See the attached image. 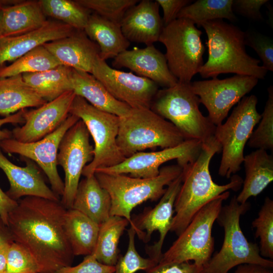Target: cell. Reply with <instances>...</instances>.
<instances>
[{"label":"cell","instance_id":"1","mask_svg":"<svg viewBox=\"0 0 273 273\" xmlns=\"http://www.w3.org/2000/svg\"><path fill=\"white\" fill-rule=\"evenodd\" d=\"M8 214L13 241L37 262L39 273H57L71 265L74 254L65 231L67 209L61 201L26 196Z\"/></svg>","mask_w":273,"mask_h":273},{"label":"cell","instance_id":"2","mask_svg":"<svg viewBox=\"0 0 273 273\" xmlns=\"http://www.w3.org/2000/svg\"><path fill=\"white\" fill-rule=\"evenodd\" d=\"M221 151L214 136L203 143L197 158L183 168L182 183L174 204L171 232L178 236L188 226L196 213L207 203L225 192L237 191L243 184L238 175L231 176V181L219 185L213 180L209 170L211 159Z\"/></svg>","mask_w":273,"mask_h":273},{"label":"cell","instance_id":"3","mask_svg":"<svg viewBox=\"0 0 273 273\" xmlns=\"http://www.w3.org/2000/svg\"><path fill=\"white\" fill-rule=\"evenodd\" d=\"M207 35L208 58L199 73L204 78H216L221 73H233L259 79L265 78L267 70L259 65L260 60L246 51L245 32L222 20L201 24Z\"/></svg>","mask_w":273,"mask_h":273},{"label":"cell","instance_id":"4","mask_svg":"<svg viewBox=\"0 0 273 273\" xmlns=\"http://www.w3.org/2000/svg\"><path fill=\"white\" fill-rule=\"evenodd\" d=\"M233 196L229 203L222 206L216 218L223 228V242L219 252L211 257L203 267L202 273H228L235 266L254 264L271 268L273 261L262 257L257 244L249 242L240 224V217L250 208L246 202L239 203Z\"/></svg>","mask_w":273,"mask_h":273},{"label":"cell","instance_id":"5","mask_svg":"<svg viewBox=\"0 0 273 273\" xmlns=\"http://www.w3.org/2000/svg\"><path fill=\"white\" fill-rule=\"evenodd\" d=\"M182 170L183 168L177 164L163 167L157 176L150 178L100 172H95L94 174L110 196V216L124 217L131 225L132 210L148 200L155 201L161 198L166 189L164 187L176 178Z\"/></svg>","mask_w":273,"mask_h":273},{"label":"cell","instance_id":"6","mask_svg":"<svg viewBox=\"0 0 273 273\" xmlns=\"http://www.w3.org/2000/svg\"><path fill=\"white\" fill-rule=\"evenodd\" d=\"M185 138L170 122L150 108H131L119 117L117 144L125 158L147 149L176 146Z\"/></svg>","mask_w":273,"mask_h":273},{"label":"cell","instance_id":"7","mask_svg":"<svg viewBox=\"0 0 273 273\" xmlns=\"http://www.w3.org/2000/svg\"><path fill=\"white\" fill-rule=\"evenodd\" d=\"M199 97L193 92L191 82L178 81L174 85L159 89L150 109L167 119L186 140L205 142L214 136L216 126L199 109Z\"/></svg>","mask_w":273,"mask_h":273},{"label":"cell","instance_id":"8","mask_svg":"<svg viewBox=\"0 0 273 273\" xmlns=\"http://www.w3.org/2000/svg\"><path fill=\"white\" fill-rule=\"evenodd\" d=\"M229 196L230 192H225L203 206L170 248L162 254L158 263L191 260L204 267L211 258L214 250L213 225L223 201Z\"/></svg>","mask_w":273,"mask_h":273},{"label":"cell","instance_id":"9","mask_svg":"<svg viewBox=\"0 0 273 273\" xmlns=\"http://www.w3.org/2000/svg\"><path fill=\"white\" fill-rule=\"evenodd\" d=\"M70 114L83 122L94 142L93 159L84 167L82 175L85 177L93 175L97 169L117 165L125 160L116 141L119 117L94 107L77 95Z\"/></svg>","mask_w":273,"mask_h":273},{"label":"cell","instance_id":"10","mask_svg":"<svg viewBox=\"0 0 273 273\" xmlns=\"http://www.w3.org/2000/svg\"><path fill=\"white\" fill-rule=\"evenodd\" d=\"M257 98L244 97L224 123L216 126L214 136L221 147L218 174L229 178L241 169L244 150L261 115L256 109Z\"/></svg>","mask_w":273,"mask_h":273},{"label":"cell","instance_id":"11","mask_svg":"<svg viewBox=\"0 0 273 273\" xmlns=\"http://www.w3.org/2000/svg\"><path fill=\"white\" fill-rule=\"evenodd\" d=\"M202 32L191 20L177 18L164 26L158 41L166 48L168 67L178 81L190 83L203 65Z\"/></svg>","mask_w":273,"mask_h":273},{"label":"cell","instance_id":"12","mask_svg":"<svg viewBox=\"0 0 273 273\" xmlns=\"http://www.w3.org/2000/svg\"><path fill=\"white\" fill-rule=\"evenodd\" d=\"M89 136L85 125L79 119L66 131L59 146L57 165L65 173L64 192L60 201L67 209L72 208L82 170L94 157Z\"/></svg>","mask_w":273,"mask_h":273},{"label":"cell","instance_id":"13","mask_svg":"<svg viewBox=\"0 0 273 273\" xmlns=\"http://www.w3.org/2000/svg\"><path fill=\"white\" fill-rule=\"evenodd\" d=\"M255 77L235 75L219 79L191 82L193 92L208 112V117L215 126L222 123L231 109L257 85Z\"/></svg>","mask_w":273,"mask_h":273},{"label":"cell","instance_id":"14","mask_svg":"<svg viewBox=\"0 0 273 273\" xmlns=\"http://www.w3.org/2000/svg\"><path fill=\"white\" fill-rule=\"evenodd\" d=\"M79 119L70 114L55 131L39 141L25 143L11 138L1 141L0 148L7 153L17 154L35 162L48 177L52 190L62 197L64 184L57 170L59 146L66 131Z\"/></svg>","mask_w":273,"mask_h":273},{"label":"cell","instance_id":"15","mask_svg":"<svg viewBox=\"0 0 273 273\" xmlns=\"http://www.w3.org/2000/svg\"><path fill=\"white\" fill-rule=\"evenodd\" d=\"M202 145L201 141L186 140L172 148L156 152L136 153L117 165L98 169L95 172L129 174L131 177L142 178L155 177L159 173L160 166L167 161L175 159L183 168L194 161L198 157Z\"/></svg>","mask_w":273,"mask_h":273},{"label":"cell","instance_id":"16","mask_svg":"<svg viewBox=\"0 0 273 273\" xmlns=\"http://www.w3.org/2000/svg\"><path fill=\"white\" fill-rule=\"evenodd\" d=\"M91 74L115 99L131 108H150L159 90V85L154 81L113 68L99 56L94 63Z\"/></svg>","mask_w":273,"mask_h":273},{"label":"cell","instance_id":"17","mask_svg":"<svg viewBox=\"0 0 273 273\" xmlns=\"http://www.w3.org/2000/svg\"><path fill=\"white\" fill-rule=\"evenodd\" d=\"M182 183L181 174L167 187L159 202L153 208L146 209L131 219L132 226L139 239L144 243L150 240L152 233L158 231L159 238L154 245L148 246L146 251L149 257L158 263L162 257V249L165 237L170 231L174 216V204Z\"/></svg>","mask_w":273,"mask_h":273},{"label":"cell","instance_id":"18","mask_svg":"<svg viewBox=\"0 0 273 273\" xmlns=\"http://www.w3.org/2000/svg\"><path fill=\"white\" fill-rule=\"evenodd\" d=\"M75 96L73 90L67 91L34 109H25L24 123L11 131L13 139L22 143H32L53 132L69 115Z\"/></svg>","mask_w":273,"mask_h":273},{"label":"cell","instance_id":"19","mask_svg":"<svg viewBox=\"0 0 273 273\" xmlns=\"http://www.w3.org/2000/svg\"><path fill=\"white\" fill-rule=\"evenodd\" d=\"M112 65L115 68L125 67L137 75L148 78L166 87L175 84L177 79L168 67L164 54L153 44L144 49L136 47L125 50L114 58Z\"/></svg>","mask_w":273,"mask_h":273},{"label":"cell","instance_id":"20","mask_svg":"<svg viewBox=\"0 0 273 273\" xmlns=\"http://www.w3.org/2000/svg\"><path fill=\"white\" fill-rule=\"evenodd\" d=\"M159 7L156 1L142 0L126 12L120 25L127 40L146 46L158 41L164 27Z\"/></svg>","mask_w":273,"mask_h":273},{"label":"cell","instance_id":"21","mask_svg":"<svg viewBox=\"0 0 273 273\" xmlns=\"http://www.w3.org/2000/svg\"><path fill=\"white\" fill-rule=\"evenodd\" d=\"M26 164L24 167L16 165L0 150V168L10 184L7 195L16 201L26 196L60 201V197L47 185L37 167L30 161H27Z\"/></svg>","mask_w":273,"mask_h":273},{"label":"cell","instance_id":"22","mask_svg":"<svg viewBox=\"0 0 273 273\" xmlns=\"http://www.w3.org/2000/svg\"><path fill=\"white\" fill-rule=\"evenodd\" d=\"M43 46L61 65L90 74L100 54L97 44L83 30H76L69 36L46 42Z\"/></svg>","mask_w":273,"mask_h":273},{"label":"cell","instance_id":"23","mask_svg":"<svg viewBox=\"0 0 273 273\" xmlns=\"http://www.w3.org/2000/svg\"><path fill=\"white\" fill-rule=\"evenodd\" d=\"M76 30L54 21H49L41 28L32 32L13 37L0 38V66L14 61L35 48L44 43L72 35Z\"/></svg>","mask_w":273,"mask_h":273},{"label":"cell","instance_id":"24","mask_svg":"<svg viewBox=\"0 0 273 273\" xmlns=\"http://www.w3.org/2000/svg\"><path fill=\"white\" fill-rule=\"evenodd\" d=\"M42 11L39 1L4 5L0 10V36H19L36 30L48 20Z\"/></svg>","mask_w":273,"mask_h":273},{"label":"cell","instance_id":"25","mask_svg":"<svg viewBox=\"0 0 273 273\" xmlns=\"http://www.w3.org/2000/svg\"><path fill=\"white\" fill-rule=\"evenodd\" d=\"M72 90L94 107L118 117L126 115L131 108L115 99L92 74L71 68Z\"/></svg>","mask_w":273,"mask_h":273},{"label":"cell","instance_id":"26","mask_svg":"<svg viewBox=\"0 0 273 273\" xmlns=\"http://www.w3.org/2000/svg\"><path fill=\"white\" fill-rule=\"evenodd\" d=\"M111 201L95 174L79 181L72 209L83 213L99 225L110 216Z\"/></svg>","mask_w":273,"mask_h":273},{"label":"cell","instance_id":"27","mask_svg":"<svg viewBox=\"0 0 273 273\" xmlns=\"http://www.w3.org/2000/svg\"><path fill=\"white\" fill-rule=\"evenodd\" d=\"M245 177L242 190L236 197L241 204L260 194L273 180V157L262 149H256L244 156Z\"/></svg>","mask_w":273,"mask_h":273},{"label":"cell","instance_id":"28","mask_svg":"<svg viewBox=\"0 0 273 273\" xmlns=\"http://www.w3.org/2000/svg\"><path fill=\"white\" fill-rule=\"evenodd\" d=\"M83 31L90 40L97 42L100 50L99 57L104 61L114 59L130 46L119 24L96 13L90 14Z\"/></svg>","mask_w":273,"mask_h":273},{"label":"cell","instance_id":"29","mask_svg":"<svg viewBox=\"0 0 273 273\" xmlns=\"http://www.w3.org/2000/svg\"><path fill=\"white\" fill-rule=\"evenodd\" d=\"M47 102L25 82L21 74L0 78V115L4 117Z\"/></svg>","mask_w":273,"mask_h":273},{"label":"cell","instance_id":"30","mask_svg":"<svg viewBox=\"0 0 273 273\" xmlns=\"http://www.w3.org/2000/svg\"><path fill=\"white\" fill-rule=\"evenodd\" d=\"M65 231L74 256L93 253L96 244L99 225L81 212L67 210Z\"/></svg>","mask_w":273,"mask_h":273},{"label":"cell","instance_id":"31","mask_svg":"<svg viewBox=\"0 0 273 273\" xmlns=\"http://www.w3.org/2000/svg\"><path fill=\"white\" fill-rule=\"evenodd\" d=\"M71 68L59 65L37 73L22 74L25 82L47 102L51 101L69 90H72Z\"/></svg>","mask_w":273,"mask_h":273},{"label":"cell","instance_id":"32","mask_svg":"<svg viewBox=\"0 0 273 273\" xmlns=\"http://www.w3.org/2000/svg\"><path fill=\"white\" fill-rule=\"evenodd\" d=\"M129 224L125 218L110 216L99 225V231L93 254L100 263L115 266L120 256L118 249L120 238Z\"/></svg>","mask_w":273,"mask_h":273},{"label":"cell","instance_id":"33","mask_svg":"<svg viewBox=\"0 0 273 273\" xmlns=\"http://www.w3.org/2000/svg\"><path fill=\"white\" fill-rule=\"evenodd\" d=\"M233 0H198L185 7L177 18H185L195 25L210 21L226 19L234 22L237 20L233 10Z\"/></svg>","mask_w":273,"mask_h":273},{"label":"cell","instance_id":"34","mask_svg":"<svg viewBox=\"0 0 273 273\" xmlns=\"http://www.w3.org/2000/svg\"><path fill=\"white\" fill-rule=\"evenodd\" d=\"M61 64L43 46H38L8 66H0V78L24 73H37Z\"/></svg>","mask_w":273,"mask_h":273},{"label":"cell","instance_id":"35","mask_svg":"<svg viewBox=\"0 0 273 273\" xmlns=\"http://www.w3.org/2000/svg\"><path fill=\"white\" fill-rule=\"evenodd\" d=\"M46 16L51 17L77 30H84L90 15V10L76 1H39Z\"/></svg>","mask_w":273,"mask_h":273},{"label":"cell","instance_id":"36","mask_svg":"<svg viewBox=\"0 0 273 273\" xmlns=\"http://www.w3.org/2000/svg\"><path fill=\"white\" fill-rule=\"evenodd\" d=\"M255 238H259V252L263 258L273 259V201L266 197L258 216L253 221Z\"/></svg>","mask_w":273,"mask_h":273},{"label":"cell","instance_id":"37","mask_svg":"<svg viewBox=\"0 0 273 273\" xmlns=\"http://www.w3.org/2000/svg\"><path fill=\"white\" fill-rule=\"evenodd\" d=\"M268 98L258 127L253 131L247 144L250 148L272 151L273 87L268 89Z\"/></svg>","mask_w":273,"mask_h":273},{"label":"cell","instance_id":"38","mask_svg":"<svg viewBox=\"0 0 273 273\" xmlns=\"http://www.w3.org/2000/svg\"><path fill=\"white\" fill-rule=\"evenodd\" d=\"M128 243L126 252L123 256H120L115 265L114 273H135L139 270L147 271L157 264V262L149 258L141 256L135 246L134 229L130 226L127 230Z\"/></svg>","mask_w":273,"mask_h":273},{"label":"cell","instance_id":"39","mask_svg":"<svg viewBox=\"0 0 273 273\" xmlns=\"http://www.w3.org/2000/svg\"><path fill=\"white\" fill-rule=\"evenodd\" d=\"M89 10L100 16L120 24L126 12L136 4L138 0H76Z\"/></svg>","mask_w":273,"mask_h":273},{"label":"cell","instance_id":"40","mask_svg":"<svg viewBox=\"0 0 273 273\" xmlns=\"http://www.w3.org/2000/svg\"><path fill=\"white\" fill-rule=\"evenodd\" d=\"M6 273H39V268L28 252L13 242L7 252Z\"/></svg>","mask_w":273,"mask_h":273},{"label":"cell","instance_id":"41","mask_svg":"<svg viewBox=\"0 0 273 273\" xmlns=\"http://www.w3.org/2000/svg\"><path fill=\"white\" fill-rule=\"evenodd\" d=\"M245 43L252 48L267 71H273V41L270 37L259 33L245 32Z\"/></svg>","mask_w":273,"mask_h":273},{"label":"cell","instance_id":"42","mask_svg":"<svg viewBox=\"0 0 273 273\" xmlns=\"http://www.w3.org/2000/svg\"><path fill=\"white\" fill-rule=\"evenodd\" d=\"M115 266L99 262L93 255L85 256L77 265L68 266L61 268L57 273H114Z\"/></svg>","mask_w":273,"mask_h":273},{"label":"cell","instance_id":"43","mask_svg":"<svg viewBox=\"0 0 273 273\" xmlns=\"http://www.w3.org/2000/svg\"><path fill=\"white\" fill-rule=\"evenodd\" d=\"M268 2L267 0H233V10L247 18L262 20L260 9Z\"/></svg>","mask_w":273,"mask_h":273},{"label":"cell","instance_id":"44","mask_svg":"<svg viewBox=\"0 0 273 273\" xmlns=\"http://www.w3.org/2000/svg\"><path fill=\"white\" fill-rule=\"evenodd\" d=\"M203 267L189 261L158 263L146 273H202Z\"/></svg>","mask_w":273,"mask_h":273},{"label":"cell","instance_id":"45","mask_svg":"<svg viewBox=\"0 0 273 273\" xmlns=\"http://www.w3.org/2000/svg\"><path fill=\"white\" fill-rule=\"evenodd\" d=\"M156 2L163 10L164 26L176 20L181 9L192 3L189 0H156Z\"/></svg>","mask_w":273,"mask_h":273},{"label":"cell","instance_id":"46","mask_svg":"<svg viewBox=\"0 0 273 273\" xmlns=\"http://www.w3.org/2000/svg\"><path fill=\"white\" fill-rule=\"evenodd\" d=\"M25 109L21 110L9 116L0 119V143L1 141L12 138V131L8 129H2V126L7 123H24L23 113Z\"/></svg>","mask_w":273,"mask_h":273},{"label":"cell","instance_id":"47","mask_svg":"<svg viewBox=\"0 0 273 273\" xmlns=\"http://www.w3.org/2000/svg\"><path fill=\"white\" fill-rule=\"evenodd\" d=\"M17 204V201L10 198L0 187V216L7 225L8 214Z\"/></svg>","mask_w":273,"mask_h":273},{"label":"cell","instance_id":"48","mask_svg":"<svg viewBox=\"0 0 273 273\" xmlns=\"http://www.w3.org/2000/svg\"><path fill=\"white\" fill-rule=\"evenodd\" d=\"M234 273H273L272 269L254 264H243L237 266Z\"/></svg>","mask_w":273,"mask_h":273},{"label":"cell","instance_id":"49","mask_svg":"<svg viewBox=\"0 0 273 273\" xmlns=\"http://www.w3.org/2000/svg\"><path fill=\"white\" fill-rule=\"evenodd\" d=\"M13 242L10 231L0 216V246L4 244H10Z\"/></svg>","mask_w":273,"mask_h":273},{"label":"cell","instance_id":"50","mask_svg":"<svg viewBox=\"0 0 273 273\" xmlns=\"http://www.w3.org/2000/svg\"><path fill=\"white\" fill-rule=\"evenodd\" d=\"M10 244L0 246V273H6L7 269V256Z\"/></svg>","mask_w":273,"mask_h":273},{"label":"cell","instance_id":"51","mask_svg":"<svg viewBox=\"0 0 273 273\" xmlns=\"http://www.w3.org/2000/svg\"><path fill=\"white\" fill-rule=\"evenodd\" d=\"M6 4V1H5V2H4V1H0V10L1 8L2 7V6ZM0 38H1V36H0Z\"/></svg>","mask_w":273,"mask_h":273}]
</instances>
